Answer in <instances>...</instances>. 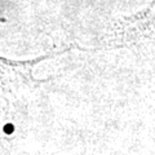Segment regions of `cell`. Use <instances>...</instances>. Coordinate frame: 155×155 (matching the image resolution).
I'll list each match as a JSON object with an SVG mask.
<instances>
[{"instance_id":"cell-1","label":"cell","mask_w":155,"mask_h":155,"mask_svg":"<svg viewBox=\"0 0 155 155\" xmlns=\"http://www.w3.org/2000/svg\"><path fill=\"white\" fill-rule=\"evenodd\" d=\"M4 132L5 133H12L13 132V125H7V127H4Z\"/></svg>"}]
</instances>
